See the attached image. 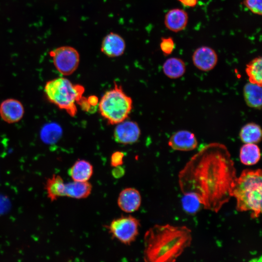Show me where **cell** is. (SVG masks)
I'll use <instances>...</instances> for the list:
<instances>
[{
	"instance_id": "obj_1",
	"label": "cell",
	"mask_w": 262,
	"mask_h": 262,
	"mask_svg": "<svg viewBox=\"0 0 262 262\" xmlns=\"http://www.w3.org/2000/svg\"><path fill=\"white\" fill-rule=\"evenodd\" d=\"M237 178L234 163L226 146L205 145L194 154L178 175L181 193L196 196L203 208L217 213L232 197Z\"/></svg>"
},
{
	"instance_id": "obj_2",
	"label": "cell",
	"mask_w": 262,
	"mask_h": 262,
	"mask_svg": "<svg viewBox=\"0 0 262 262\" xmlns=\"http://www.w3.org/2000/svg\"><path fill=\"white\" fill-rule=\"evenodd\" d=\"M192 241V231L186 226L155 225L144 235V262H175Z\"/></svg>"
},
{
	"instance_id": "obj_3",
	"label": "cell",
	"mask_w": 262,
	"mask_h": 262,
	"mask_svg": "<svg viewBox=\"0 0 262 262\" xmlns=\"http://www.w3.org/2000/svg\"><path fill=\"white\" fill-rule=\"evenodd\" d=\"M262 173L261 169L243 170L236 178L231 191L236 201V209L250 212L251 217H259L262 212Z\"/></svg>"
},
{
	"instance_id": "obj_4",
	"label": "cell",
	"mask_w": 262,
	"mask_h": 262,
	"mask_svg": "<svg viewBox=\"0 0 262 262\" xmlns=\"http://www.w3.org/2000/svg\"><path fill=\"white\" fill-rule=\"evenodd\" d=\"M84 91L83 86L73 84L64 77L49 80L44 87L45 94L48 100L72 117L77 113L76 104L82 97Z\"/></svg>"
},
{
	"instance_id": "obj_5",
	"label": "cell",
	"mask_w": 262,
	"mask_h": 262,
	"mask_svg": "<svg viewBox=\"0 0 262 262\" xmlns=\"http://www.w3.org/2000/svg\"><path fill=\"white\" fill-rule=\"evenodd\" d=\"M132 108V100L116 82L106 91L98 102L100 115L108 123L117 124L128 117Z\"/></svg>"
},
{
	"instance_id": "obj_6",
	"label": "cell",
	"mask_w": 262,
	"mask_h": 262,
	"mask_svg": "<svg viewBox=\"0 0 262 262\" xmlns=\"http://www.w3.org/2000/svg\"><path fill=\"white\" fill-rule=\"evenodd\" d=\"M140 227L139 220L129 215L115 218L106 227L113 237L124 245H130L138 236Z\"/></svg>"
},
{
	"instance_id": "obj_7",
	"label": "cell",
	"mask_w": 262,
	"mask_h": 262,
	"mask_svg": "<svg viewBox=\"0 0 262 262\" xmlns=\"http://www.w3.org/2000/svg\"><path fill=\"white\" fill-rule=\"evenodd\" d=\"M56 69L64 76L73 74L77 69L80 63L78 51L70 46L57 48L49 53Z\"/></svg>"
},
{
	"instance_id": "obj_8",
	"label": "cell",
	"mask_w": 262,
	"mask_h": 262,
	"mask_svg": "<svg viewBox=\"0 0 262 262\" xmlns=\"http://www.w3.org/2000/svg\"><path fill=\"white\" fill-rule=\"evenodd\" d=\"M141 135L140 128L134 121L124 120L117 124L114 131L115 140L123 145H130L137 142Z\"/></svg>"
},
{
	"instance_id": "obj_9",
	"label": "cell",
	"mask_w": 262,
	"mask_h": 262,
	"mask_svg": "<svg viewBox=\"0 0 262 262\" xmlns=\"http://www.w3.org/2000/svg\"><path fill=\"white\" fill-rule=\"evenodd\" d=\"M192 60L197 68L201 71H208L216 65L218 56L213 49L208 46H201L194 52Z\"/></svg>"
},
{
	"instance_id": "obj_10",
	"label": "cell",
	"mask_w": 262,
	"mask_h": 262,
	"mask_svg": "<svg viewBox=\"0 0 262 262\" xmlns=\"http://www.w3.org/2000/svg\"><path fill=\"white\" fill-rule=\"evenodd\" d=\"M24 112L22 103L15 98L6 99L0 104V116L9 124L19 121L23 118Z\"/></svg>"
},
{
	"instance_id": "obj_11",
	"label": "cell",
	"mask_w": 262,
	"mask_h": 262,
	"mask_svg": "<svg viewBox=\"0 0 262 262\" xmlns=\"http://www.w3.org/2000/svg\"><path fill=\"white\" fill-rule=\"evenodd\" d=\"M168 144L174 150L182 151L194 150L198 144L195 134L186 130L179 131L175 132L170 137Z\"/></svg>"
},
{
	"instance_id": "obj_12",
	"label": "cell",
	"mask_w": 262,
	"mask_h": 262,
	"mask_svg": "<svg viewBox=\"0 0 262 262\" xmlns=\"http://www.w3.org/2000/svg\"><path fill=\"white\" fill-rule=\"evenodd\" d=\"M124 39L119 34L111 32L103 39L101 44V51L109 57H116L122 55L125 50Z\"/></svg>"
},
{
	"instance_id": "obj_13",
	"label": "cell",
	"mask_w": 262,
	"mask_h": 262,
	"mask_svg": "<svg viewBox=\"0 0 262 262\" xmlns=\"http://www.w3.org/2000/svg\"><path fill=\"white\" fill-rule=\"evenodd\" d=\"M141 204L139 192L134 188H126L119 193L117 204L123 211L131 213L137 211Z\"/></svg>"
},
{
	"instance_id": "obj_14",
	"label": "cell",
	"mask_w": 262,
	"mask_h": 262,
	"mask_svg": "<svg viewBox=\"0 0 262 262\" xmlns=\"http://www.w3.org/2000/svg\"><path fill=\"white\" fill-rule=\"evenodd\" d=\"M188 21L186 12L181 9L174 8L168 11L164 16V25L169 30L178 33L183 30Z\"/></svg>"
},
{
	"instance_id": "obj_15",
	"label": "cell",
	"mask_w": 262,
	"mask_h": 262,
	"mask_svg": "<svg viewBox=\"0 0 262 262\" xmlns=\"http://www.w3.org/2000/svg\"><path fill=\"white\" fill-rule=\"evenodd\" d=\"M93 173L92 165L85 160H77L68 170V174L73 180L79 182L88 181Z\"/></svg>"
},
{
	"instance_id": "obj_16",
	"label": "cell",
	"mask_w": 262,
	"mask_h": 262,
	"mask_svg": "<svg viewBox=\"0 0 262 262\" xmlns=\"http://www.w3.org/2000/svg\"><path fill=\"white\" fill-rule=\"evenodd\" d=\"M92 185L88 181H73L65 183L64 196L76 199L84 198L91 194Z\"/></svg>"
},
{
	"instance_id": "obj_17",
	"label": "cell",
	"mask_w": 262,
	"mask_h": 262,
	"mask_svg": "<svg viewBox=\"0 0 262 262\" xmlns=\"http://www.w3.org/2000/svg\"><path fill=\"white\" fill-rule=\"evenodd\" d=\"M262 86L250 82L245 84L243 95L246 105L253 108L260 109L262 107Z\"/></svg>"
},
{
	"instance_id": "obj_18",
	"label": "cell",
	"mask_w": 262,
	"mask_h": 262,
	"mask_svg": "<svg viewBox=\"0 0 262 262\" xmlns=\"http://www.w3.org/2000/svg\"><path fill=\"white\" fill-rule=\"evenodd\" d=\"M186 70L184 62L179 58L171 57L167 59L163 66L164 74L171 79L181 77Z\"/></svg>"
},
{
	"instance_id": "obj_19",
	"label": "cell",
	"mask_w": 262,
	"mask_h": 262,
	"mask_svg": "<svg viewBox=\"0 0 262 262\" xmlns=\"http://www.w3.org/2000/svg\"><path fill=\"white\" fill-rule=\"evenodd\" d=\"M262 131L261 127L255 123L245 125L241 129L239 136L245 144H256L262 139Z\"/></svg>"
},
{
	"instance_id": "obj_20",
	"label": "cell",
	"mask_w": 262,
	"mask_h": 262,
	"mask_svg": "<svg viewBox=\"0 0 262 262\" xmlns=\"http://www.w3.org/2000/svg\"><path fill=\"white\" fill-rule=\"evenodd\" d=\"M65 183L62 178L58 175H53L49 178L45 184L48 197L51 201L64 196Z\"/></svg>"
},
{
	"instance_id": "obj_21",
	"label": "cell",
	"mask_w": 262,
	"mask_h": 262,
	"mask_svg": "<svg viewBox=\"0 0 262 262\" xmlns=\"http://www.w3.org/2000/svg\"><path fill=\"white\" fill-rule=\"evenodd\" d=\"M239 157L245 165L255 164L261 158L260 149L255 144H245L240 148Z\"/></svg>"
},
{
	"instance_id": "obj_22",
	"label": "cell",
	"mask_w": 262,
	"mask_h": 262,
	"mask_svg": "<svg viewBox=\"0 0 262 262\" xmlns=\"http://www.w3.org/2000/svg\"><path fill=\"white\" fill-rule=\"evenodd\" d=\"M262 57H257L250 61L246 66V72L249 82L260 86L262 85Z\"/></svg>"
},
{
	"instance_id": "obj_23",
	"label": "cell",
	"mask_w": 262,
	"mask_h": 262,
	"mask_svg": "<svg viewBox=\"0 0 262 262\" xmlns=\"http://www.w3.org/2000/svg\"><path fill=\"white\" fill-rule=\"evenodd\" d=\"M62 133V129L59 125L50 123L44 126L41 131V136L44 141L53 143L60 138Z\"/></svg>"
},
{
	"instance_id": "obj_24",
	"label": "cell",
	"mask_w": 262,
	"mask_h": 262,
	"mask_svg": "<svg viewBox=\"0 0 262 262\" xmlns=\"http://www.w3.org/2000/svg\"><path fill=\"white\" fill-rule=\"evenodd\" d=\"M182 205L184 211L190 214L196 213L202 206L196 196L189 194L184 195Z\"/></svg>"
},
{
	"instance_id": "obj_25",
	"label": "cell",
	"mask_w": 262,
	"mask_h": 262,
	"mask_svg": "<svg viewBox=\"0 0 262 262\" xmlns=\"http://www.w3.org/2000/svg\"><path fill=\"white\" fill-rule=\"evenodd\" d=\"M244 4L253 14L262 15V0H244Z\"/></svg>"
},
{
	"instance_id": "obj_26",
	"label": "cell",
	"mask_w": 262,
	"mask_h": 262,
	"mask_svg": "<svg viewBox=\"0 0 262 262\" xmlns=\"http://www.w3.org/2000/svg\"><path fill=\"white\" fill-rule=\"evenodd\" d=\"M175 44L173 39L171 37L162 38L160 43V48L165 55L170 54L173 51Z\"/></svg>"
},
{
	"instance_id": "obj_27",
	"label": "cell",
	"mask_w": 262,
	"mask_h": 262,
	"mask_svg": "<svg viewBox=\"0 0 262 262\" xmlns=\"http://www.w3.org/2000/svg\"><path fill=\"white\" fill-rule=\"evenodd\" d=\"M124 156V153L120 151H116L113 153L110 160L111 166L115 167L121 166L123 164Z\"/></svg>"
},
{
	"instance_id": "obj_28",
	"label": "cell",
	"mask_w": 262,
	"mask_h": 262,
	"mask_svg": "<svg viewBox=\"0 0 262 262\" xmlns=\"http://www.w3.org/2000/svg\"><path fill=\"white\" fill-rule=\"evenodd\" d=\"M124 173L125 170L121 166L114 167L112 172L113 176L115 178H119L122 177V176L124 174Z\"/></svg>"
},
{
	"instance_id": "obj_29",
	"label": "cell",
	"mask_w": 262,
	"mask_h": 262,
	"mask_svg": "<svg viewBox=\"0 0 262 262\" xmlns=\"http://www.w3.org/2000/svg\"><path fill=\"white\" fill-rule=\"evenodd\" d=\"M87 101L91 107L95 106L98 103V98L95 96L89 97L87 98Z\"/></svg>"
}]
</instances>
